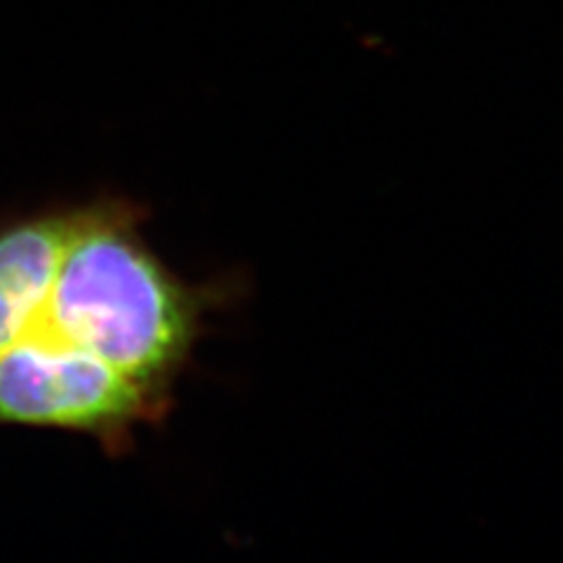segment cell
<instances>
[{
    "mask_svg": "<svg viewBox=\"0 0 563 563\" xmlns=\"http://www.w3.org/2000/svg\"><path fill=\"white\" fill-rule=\"evenodd\" d=\"M144 223L111 192L0 214V428L122 455L167 418L221 296L176 275Z\"/></svg>",
    "mask_w": 563,
    "mask_h": 563,
    "instance_id": "1",
    "label": "cell"
}]
</instances>
